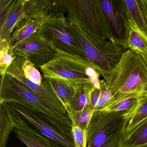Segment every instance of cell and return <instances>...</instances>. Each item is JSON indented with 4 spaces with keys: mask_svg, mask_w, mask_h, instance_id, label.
I'll use <instances>...</instances> for the list:
<instances>
[{
    "mask_svg": "<svg viewBox=\"0 0 147 147\" xmlns=\"http://www.w3.org/2000/svg\"><path fill=\"white\" fill-rule=\"evenodd\" d=\"M101 76L111 95L110 102L130 94L147 91V64L141 55L132 51H125L115 67Z\"/></svg>",
    "mask_w": 147,
    "mask_h": 147,
    "instance_id": "1",
    "label": "cell"
},
{
    "mask_svg": "<svg viewBox=\"0 0 147 147\" xmlns=\"http://www.w3.org/2000/svg\"><path fill=\"white\" fill-rule=\"evenodd\" d=\"M0 102L17 103L39 112L51 119L73 140L69 116L56 110L36 92L14 76L6 74L1 76Z\"/></svg>",
    "mask_w": 147,
    "mask_h": 147,
    "instance_id": "2",
    "label": "cell"
},
{
    "mask_svg": "<svg viewBox=\"0 0 147 147\" xmlns=\"http://www.w3.org/2000/svg\"><path fill=\"white\" fill-rule=\"evenodd\" d=\"M3 103L14 129L53 140L65 147H75L73 140L39 112L19 104Z\"/></svg>",
    "mask_w": 147,
    "mask_h": 147,
    "instance_id": "3",
    "label": "cell"
},
{
    "mask_svg": "<svg viewBox=\"0 0 147 147\" xmlns=\"http://www.w3.org/2000/svg\"><path fill=\"white\" fill-rule=\"evenodd\" d=\"M64 2L68 22L100 39L117 44L100 0H64Z\"/></svg>",
    "mask_w": 147,
    "mask_h": 147,
    "instance_id": "4",
    "label": "cell"
},
{
    "mask_svg": "<svg viewBox=\"0 0 147 147\" xmlns=\"http://www.w3.org/2000/svg\"><path fill=\"white\" fill-rule=\"evenodd\" d=\"M132 109L116 112L95 110L87 129V147H121Z\"/></svg>",
    "mask_w": 147,
    "mask_h": 147,
    "instance_id": "5",
    "label": "cell"
},
{
    "mask_svg": "<svg viewBox=\"0 0 147 147\" xmlns=\"http://www.w3.org/2000/svg\"><path fill=\"white\" fill-rule=\"evenodd\" d=\"M67 26L69 33L88 61L100 74L112 69L125 51V49L121 45L100 39L67 20Z\"/></svg>",
    "mask_w": 147,
    "mask_h": 147,
    "instance_id": "6",
    "label": "cell"
},
{
    "mask_svg": "<svg viewBox=\"0 0 147 147\" xmlns=\"http://www.w3.org/2000/svg\"><path fill=\"white\" fill-rule=\"evenodd\" d=\"M38 33L57 54L90 62L69 32L65 14L59 13L44 20Z\"/></svg>",
    "mask_w": 147,
    "mask_h": 147,
    "instance_id": "7",
    "label": "cell"
},
{
    "mask_svg": "<svg viewBox=\"0 0 147 147\" xmlns=\"http://www.w3.org/2000/svg\"><path fill=\"white\" fill-rule=\"evenodd\" d=\"M90 67H94L97 69L89 62L58 54L39 69L43 77L61 78L78 85L91 82L87 74L88 68Z\"/></svg>",
    "mask_w": 147,
    "mask_h": 147,
    "instance_id": "8",
    "label": "cell"
},
{
    "mask_svg": "<svg viewBox=\"0 0 147 147\" xmlns=\"http://www.w3.org/2000/svg\"><path fill=\"white\" fill-rule=\"evenodd\" d=\"M11 51L13 56L28 60L37 69L50 61L58 54L41 38L38 32L12 47Z\"/></svg>",
    "mask_w": 147,
    "mask_h": 147,
    "instance_id": "9",
    "label": "cell"
},
{
    "mask_svg": "<svg viewBox=\"0 0 147 147\" xmlns=\"http://www.w3.org/2000/svg\"><path fill=\"white\" fill-rule=\"evenodd\" d=\"M24 59L20 57H16L7 69L6 74L14 76L22 82L49 103L56 110L63 115L69 116L64 106L52 90L49 83L44 77L41 85L33 83L26 78L22 68Z\"/></svg>",
    "mask_w": 147,
    "mask_h": 147,
    "instance_id": "10",
    "label": "cell"
},
{
    "mask_svg": "<svg viewBox=\"0 0 147 147\" xmlns=\"http://www.w3.org/2000/svg\"><path fill=\"white\" fill-rule=\"evenodd\" d=\"M100 2L117 43L123 47L129 23L123 8L122 0H100Z\"/></svg>",
    "mask_w": 147,
    "mask_h": 147,
    "instance_id": "11",
    "label": "cell"
},
{
    "mask_svg": "<svg viewBox=\"0 0 147 147\" xmlns=\"http://www.w3.org/2000/svg\"><path fill=\"white\" fill-rule=\"evenodd\" d=\"M24 17L44 20L59 13H66L64 0H24Z\"/></svg>",
    "mask_w": 147,
    "mask_h": 147,
    "instance_id": "12",
    "label": "cell"
},
{
    "mask_svg": "<svg viewBox=\"0 0 147 147\" xmlns=\"http://www.w3.org/2000/svg\"><path fill=\"white\" fill-rule=\"evenodd\" d=\"M126 18L147 37V0H122Z\"/></svg>",
    "mask_w": 147,
    "mask_h": 147,
    "instance_id": "13",
    "label": "cell"
},
{
    "mask_svg": "<svg viewBox=\"0 0 147 147\" xmlns=\"http://www.w3.org/2000/svg\"><path fill=\"white\" fill-rule=\"evenodd\" d=\"M43 20L23 17L13 27L7 41L10 47L15 46L38 31Z\"/></svg>",
    "mask_w": 147,
    "mask_h": 147,
    "instance_id": "14",
    "label": "cell"
},
{
    "mask_svg": "<svg viewBox=\"0 0 147 147\" xmlns=\"http://www.w3.org/2000/svg\"><path fill=\"white\" fill-rule=\"evenodd\" d=\"M44 78L49 83L52 90L68 113L71 108L72 99L79 85L74 84L61 78L50 77Z\"/></svg>",
    "mask_w": 147,
    "mask_h": 147,
    "instance_id": "15",
    "label": "cell"
},
{
    "mask_svg": "<svg viewBox=\"0 0 147 147\" xmlns=\"http://www.w3.org/2000/svg\"><path fill=\"white\" fill-rule=\"evenodd\" d=\"M127 36L123 47L141 55L147 54V37L138 28L129 22Z\"/></svg>",
    "mask_w": 147,
    "mask_h": 147,
    "instance_id": "16",
    "label": "cell"
},
{
    "mask_svg": "<svg viewBox=\"0 0 147 147\" xmlns=\"http://www.w3.org/2000/svg\"><path fill=\"white\" fill-rule=\"evenodd\" d=\"M147 144V117L125 131L121 147H137Z\"/></svg>",
    "mask_w": 147,
    "mask_h": 147,
    "instance_id": "17",
    "label": "cell"
},
{
    "mask_svg": "<svg viewBox=\"0 0 147 147\" xmlns=\"http://www.w3.org/2000/svg\"><path fill=\"white\" fill-rule=\"evenodd\" d=\"M147 92L134 93L115 100L108 103L103 109L107 112H121L131 110L143 95Z\"/></svg>",
    "mask_w": 147,
    "mask_h": 147,
    "instance_id": "18",
    "label": "cell"
},
{
    "mask_svg": "<svg viewBox=\"0 0 147 147\" xmlns=\"http://www.w3.org/2000/svg\"><path fill=\"white\" fill-rule=\"evenodd\" d=\"M17 137L27 147H65L53 140L36 136L22 130L14 129Z\"/></svg>",
    "mask_w": 147,
    "mask_h": 147,
    "instance_id": "19",
    "label": "cell"
},
{
    "mask_svg": "<svg viewBox=\"0 0 147 147\" xmlns=\"http://www.w3.org/2000/svg\"><path fill=\"white\" fill-rule=\"evenodd\" d=\"M94 88L91 82L78 85L72 99L70 111H81L87 106H90V95Z\"/></svg>",
    "mask_w": 147,
    "mask_h": 147,
    "instance_id": "20",
    "label": "cell"
},
{
    "mask_svg": "<svg viewBox=\"0 0 147 147\" xmlns=\"http://www.w3.org/2000/svg\"><path fill=\"white\" fill-rule=\"evenodd\" d=\"M24 17V0H18L13 10L5 24L0 27V39L7 40L13 27L20 19Z\"/></svg>",
    "mask_w": 147,
    "mask_h": 147,
    "instance_id": "21",
    "label": "cell"
},
{
    "mask_svg": "<svg viewBox=\"0 0 147 147\" xmlns=\"http://www.w3.org/2000/svg\"><path fill=\"white\" fill-rule=\"evenodd\" d=\"M146 117H147V92L142 96L135 106L132 108L125 131L129 130Z\"/></svg>",
    "mask_w": 147,
    "mask_h": 147,
    "instance_id": "22",
    "label": "cell"
},
{
    "mask_svg": "<svg viewBox=\"0 0 147 147\" xmlns=\"http://www.w3.org/2000/svg\"><path fill=\"white\" fill-rule=\"evenodd\" d=\"M95 110L90 105L80 111H71L68 114L72 123V126H77L87 130Z\"/></svg>",
    "mask_w": 147,
    "mask_h": 147,
    "instance_id": "23",
    "label": "cell"
},
{
    "mask_svg": "<svg viewBox=\"0 0 147 147\" xmlns=\"http://www.w3.org/2000/svg\"><path fill=\"white\" fill-rule=\"evenodd\" d=\"M3 103H0V147H6L9 135L14 129Z\"/></svg>",
    "mask_w": 147,
    "mask_h": 147,
    "instance_id": "24",
    "label": "cell"
},
{
    "mask_svg": "<svg viewBox=\"0 0 147 147\" xmlns=\"http://www.w3.org/2000/svg\"><path fill=\"white\" fill-rule=\"evenodd\" d=\"M16 57L12 55L7 40L0 39V74L4 76Z\"/></svg>",
    "mask_w": 147,
    "mask_h": 147,
    "instance_id": "25",
    "label": "cell"
},
{
    "mask_svg": "<svg viewBox=\"0 0 147 147\" xmlns=\"http://www.w3.org/2000/svg\"><path fill=\"white\" fill-rule=\"evenodd\" d=\"M22 68L26 78L38 85L42 84L43 77L33 63L24 58Z\"/></svg>",
    "mask_w": 147,
    "mask_h": 147,
    "instance_id": "26",
    "label": "cell"
},
{
    "mask_svg": "<svg viewBox=\"0 0 147 147\" xmlns=\"http://www.w3.org/2000/svg\"><path fill=\"white\" fill-rule=\"evenodd\" d=\"M18 0H0V27L6 22Z\"/></svg>",
    "mask_w": 147,
    "mask_h": 147,
    "instance_id": "27",
    "label": "cell"
},
{
    "mask_svg": "<svg viewBox=\"0 0 147 147\" xmlns=\"http://www.w3.org/2000/svg\"><path fill=\"white\" fill-rule=\"evenodd\" d=\"M73 142L75 147H87V130L77 126H72Z\"/></svg>",
    "mask_w": 147,
    "mask_h": 147,
    "instance_id": "28",
    "label": "cell"
},
{
    "mask_svg": "<svg viewBox=\"0 0 147 147\" xmlns=\"http://www.w3.org/2000/svg\"><path fill=\"white\" fill-rule=\"evenodd\" d=\"M100 88H94L90 95V106L94 110H95L96 104L100 97Z\"/></svg>",
    "mask_w": 147,
    "mask_h": 147,
    "instance_id": "29",
    "label": "cell"
},
{
    "mask_svg": "<svg viewBox=\"0 0 147 147\" xmlns=\"http://www.w3.org/2000/svg\"><path fill=\"white\" fill-rule=\"evenodd\" d=\"M141 55L142 57L144 62H145V63H146L147 65V54H146V55Z\"/></svg>",
    "mask_w": 147,
    "mask_h": 147,
    "instance_id": "30",
    "label": "cell"
},
{
    "mask_svg": "<svg viewBox=\"0 0 147 147\" xmlns=\"http://www.w3.org/2000/svg\"><path fill=\"white\" fill-rule=\"evenodd\" d=\"M147 147V144H146V145H143V146H140V147Z\"/></svg>",
    "mask_w": 147,
    "mask_h": 147,
    "instance_id": "31",
    "label": "cell"
}]
</instances>
